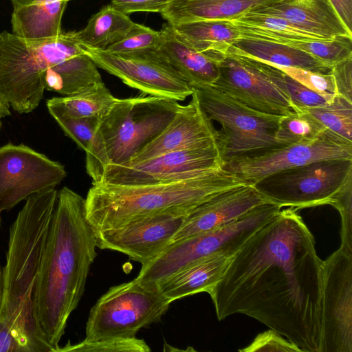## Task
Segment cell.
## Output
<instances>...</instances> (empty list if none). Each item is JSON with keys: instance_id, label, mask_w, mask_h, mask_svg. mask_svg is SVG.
I'll return each mask as SVG.
<instances>
[{"instance_id": "obj_2", "label": "cell", "mask_w": 352, "mask_h": 352, "mask_svg": "<svg viewBox=\"0 0 352 352\" xmlns=\"http://www.w3.org/2000/svg\"><path fill=\"white\" fill-rule=\"evenodd\" d=\"M85 199L65 186L58 192L32 294V311L43 340L57 352L67 320L85 292L97 256Z\"/></svg>"}, {"instance_id": "obj_38", "label": "cell", "mask_w": 352, "mask_h": 352, "mask_svg": "<svg viewBox=\"0 0 352 352\" xmlns=\"http://www.w3.org/2000/svg\"><path fill=\"white\" fill-rule=\"evenodd\" d=\"M277 67L293 79L318 94L332 98L336 95L334 80L331 73L322 74L293 67Z\"/></svg>"}, {"instance_id": "obj_11", "label": "cell", "mask_w": 352, "mask_h": 352, "mask_svg": "<svg viewBox=\"0 0 352 352\" xmlns=\"http://www.w3.org/2000/svg\"><path fill=\"white\" fill-rule=\"evenodd\" d=\"M351 177L352 160H326L272 173L253 186L270 203L300 209L330 205Z\"/></svg>"}, {"instance_id": "obj_4", "label": "cell", "mask_w": 352, "mask_h": 352, "mask_svg": "<svg viewBox=\"0 0 352 352\" xmlns=\"http://www.w3.org/2000/svg\"><path fill=\"white\" fill-rule=\"evenodd\" d=\"M246 184L223 166L157 184H95L85 199L86 217L96 232L162 214L187 216L218 193Z\"/></svg>"}, {"instance_id": "obj_31", "label": "cell", "mask_w": 352, "mask_h": 352, "mask_svg": "<svg viewBox=\"0 0 352 352\" xmlns=\"http://www.w3.org/2000/svg\"><path fill=\"white\" fill-rule=\"evenodd\" d=\"M304 111L326 129L352 142V102L336 95L331 102Z\"/></svg>"}, {"instance_id": "obj_13", "label": "cell", "mask_w": 352, "mask_h": 352, "mask_svg": "<svg viewBox=\"0 0 352 352\" xmlns=\"http://www.w3.org/2000/svg\"><path fill=\"white\" fill-rule=\"evenodd\" d=\"M320 352H352V254L334 252L322 265Z\"/></svg>"}, {"instance_id": "obj_28", "label": "cell", "mask_w": 352, "mask_h": 352, "mask_svg": "<svg viewBox=\"0 0 352 352\" xmlns=\"http://www.w3.org/2000/svg\"><path fill=\"white\" fill-rule=\"evenodd\" d=\"M116 99L102 81L78 93L49 99L46 104L54 119L63 117L101 120L110 111Z\"/></svg>"}, {"instance_id": "obj_24", "label": "cell", "mask_w": 352, "mask_h": 352, "mask_svg": "<svg viewBox=\"0 0 352 352\" xmlns=\"http://www.w3.org/2000/svg\"><path fill=\"white\" fill-rule=\"evenodd\" d=\"M12 33L26 38L60 34L61 20L69 0H10Z\"/></svg>"}, {"instance_id": "obj_40", "label": "cell", "mask_w": 352, "mask_h": 352, "mask_svg": "<svg viewBox=\"0 0 352 352\" xmlns=\"http://www.w3.org/2000/svg\"><path fill=\"white\" fill-rule=\"evenodd\" d=\"M241 352H302L295 344L274 330L259 333L254 340Z\"/></svg>"}, {"instance_id": "obj_16", "label": "cell", "mask_w": 352, "mask_h": 352, "mask_svg": "<svg viewBox=\"0 0 352 352\" xmlns=\"http://www.w3.org/2000/svg\"><path fill=\"white\" fill-rule=\"evenodd\" d=\"M337 159L352 160V142L327 130L316 139L284 145L253 157L234 160L223 167L247 184H254L283 170Z\"/></svg>"}, {"instance_id": "obj_19", "label": "cell", "mask_w": 352, "mask_h": 352, "mask_svg": "<svg viewBox=\"0 0 352 352\" xmlns=\"http://www.w3.org/2000/svg\"><path fill=\"white\" fill-rule=\"evenodd\" d=\"M169 124L129 162H137L164 153L216 143L212 121L201 109L195 91ZM127 163V162H126Z\"/></svg>"}, {"instance_id": "obj_10", "label": "cell", "mask_w": 352, "mask_h": 352, "mask_svg": "<svg viewBox=\"0 0 352 352\" xmlns=\"http://www.w3.org/2000/svg\"><path fill=\"white\" fill-rule=\"evenodd\" d=\"M214 88L258 112L286 117L300 112L285 87L284 72L269 63L227 54L218 63Z\"/></svg>"}, {"instance_id": "obj_44", "label": "cell", "mask_w": 352, "mask_h": 352, "mask_svg": "<svg viewBox=\"0 0 352 352\" xmlns=\"http://www.w3.org/2000/svg\"><path fill=\"white\" fill-rule=\"evenodd\" d=\"M10 106L0 98V127L1 126V120L11 115Z\"/></svg>"}, {"instance_id": "obj_45", "label": "cell", "mask_w": 352, "mask_h": 352, "mask_svg": "<svg viewBox=\"0 0 352 352\" xmlns=\"http://www.w3.org/2000/svg\"><path fill=\"white\" fill-rule=\"evenodd\" d=\"M3 269H1L0 265V302L2 298V294H3Z\"/></svg>"}, {"instance_id": "obj_27", "label": "cell", "mask_w": 352, "mask_h": 352, "mask_svg": "<svg viewBox=\"0 0 352 352\" xmlns=\"http://www.w3.org/2000/svg\"><path fill=\"white\" fill-rule=\"evenodd\" d=\"M172 26L186 43L218 63L227 54L232 43L239 38L237 30L226 20L195 21Z\"/></svg>"}, {"instance_id": "obj_3", "label": "cell", "mask_w": 352, "mask_h": 352, "mask_svg": "<svg viewBox=\"0 0 352 352\" xmlns=\"http://www.w3.org/2000/svg\"><path fill=\"white\" fill-rule=\"evenodd\" d=\"M57 196L55 188L30 195L10 228L0 331L12 333L23 352H53L37 329L32 294Z\"/></svg>"}, {"instance_id": "obj_42", "label": "cell", "mask_w": 352, "mask_h": 352, "mask_svg": "<svg viewBox=\"0 0 352 352\" xmlns=\"http://www.w3.org/2000/svg\"><path fill=\"white\" fill-rule=\"evenodd\" d=\"M169 0H111V5L117 10L129 15L138 12L161 13Z\"/></svg>"}, {"instance_id": "obj_26", "label": "cell", "mask_w": 352, "mask_h": 352, "mask_svg": "<svg viewBox=\"0 0 352 352\" xmlns=\"http://www.w3.org/2000/svg\"><path fill=\"white\" fill-rule=\"evenodd\" d=\"M227 54L254 58L276 67H293L322 74L331 73V67L308 53L293 46L269 41L239 38Z\"/></svg>"}, {"instance_id": "obj_9", "label": "cell", "mask_w": 352, "mask_h": 352, "mask_svg": "<svg viewBox=\"0 0 352 352\" xmlns=\"http://www.w3.org/2000/svg\"><path fill=\"white\" fill-rule=\"evenodd\" d=\"M170 303L156 285L135 278L113 286L90 310L85 338L136 337L141 329L160 321Z\"/></svg>"}, {"instance_id": "obj_6", "label": "cell", "mask_w": 352, "mask_h": 352, "mask_svg": "<svg viewBox=\"0 0 352 352\" xmlns=\"http://www.w3.org/2000/svg\"><path fill=\"white\" fill-rule=\"evenodd\" d=\"M192 88L204 113L221 126L215 129V140L223 166L283 146L276 139L283 117L252 110L212 86Z\"/></svg>"}, {"instance_id": "obj_23", "label": "cell", "mask_w": 352, "mask_h": 352, "mask_svg": "<svg viewBox=\"0 0 352 352\" xmlns=\"http://www.w3.org/2000/svg\"><path fill=\"white\" fill-rule=\"evenodd\" d=\"M282 0H169L160 13L171 25L236 17Z\"/></svg>"}, {"instance_id": "obj_36", "label": "cell", "mask_w": 352, "mask_h": 352, "mask_svg": "<svg viewBox=\"0 0 352 352\" xmlns=\"http://www.w3.org/2000/svg\"><path fill=\"white\" fill-rule=\"evenodd\" d=\"M65 134L87 152L93 144L100 122L96 118H63L55 119Z\"/></svg>"}, {"instance_id": "obj_35", "label": "cell", "mask_w": 352, "mask_h": 352, "mask_svg": "<svg viewBox=\"0 0 352 352\" xmlns=\"http://www.w3.org/2000/svg\"><path fill=\"white\" fill-rule=\"evenodd\" d=\"M160 38V31L135 23L122 39L104 51L112 54H127L155 49L158 46Z\"/></svg>"}, {"instance_id": "obj_7", "label": "cell", "mask_w": 352, "mask_h": 352, "mask_svg": "<svg viewBox=\"0 0 352 352\" xmlns=\"http://www.w3.org/2000/svg\"><path fill=\"white\" fill-rule=\"evenodd\" d=\"M181 107L178 101L150 95L117 98L100 120L96 133L109 164L130 162L164 130Z\"/></svg>"}, {"instance_id": "obj_39", "label": "cell", "mask_w": 352, "mask_h": 352, "mask_svg": "<svg viewBox=\"0 0 352 352\" xmlns=\"http://www.w3.org/2000/svg\"><path fill=\"white\" fill-rule=\"evenodd\" d=\"M283 81L293 104L300 113L308 109L330 103L335 98L325 96L314 91L285 73L283 75Z\"/></svg>"}, {"instance_id": "obj_33", "label": "cell", "mask_w": 352, "mask_h": 352, "mask_svg": "<svg viewBox=\"0 0 352 352\" xmlns=\"http://www.w3.org/2000/svg\"><path fill=\"white\" fill-rule=\"evenodd\" d=\"M288 45L308 53L330 67L352 57V37L349 36H336L323 41H295Z\"/></svg>"}, {"instance_id": "obj_41", "label": "cell", "mask_w": 352, "mask_h": 352, "mask_svg": "<svg viewBox=\"0 0 352 352\" xmlns=\"http://www.w3.org/2000/svg\"><path fill=\"white\" fill-rule=\"evenodd\" d=\"M336 95L352 102V57L331 67Z\"/></svg>"}, {"instance_id": "obj_43", "label": "cell", "mask_w": 352, "mask_h": 352, "mask_svg": "<svg viewBox=\"0 0 352 352\" xmlns=\"http://www.w3.org/2000/svg\"><path fill=\"white\" fill-rule=\"evenodd\" d=\"M342 21L352 32V0H330Z\"/></svg>"}, {"instance_id": "obj_22", "label": "cell", "mask_w": 352, "mask_h": 352, "mask_svg": "<svg viewBox=\"0 0 352 352\" xmlns=\"http://www.w3.org/2000/svg\"><path fill=\"white\" fill-rule=\"evenodd\" d=\"M233 255L215 253L201 258L156 285L171 302L200 292H208L221 278Z\"/></svg>"}, {"instance_id": "obj_14", "label": "cell", "mask_w": 352, "mask_h": 352, "mask_svg": "<svg viewBox=\"0 0 352 352\" xmlns=\"http://www.w3.org/2000/svg\"><path fill=\"white\" fill-rule=\"evenodd\" d=\"M223 166L216 143L173 151L137 162L107 164L100 183L145 185L195 176Z\"/></svg>"}, {"instance_id": "obj_25", "label": "cell", "mask_w": 352, "mask_h": 352, "mask_svg": "<svg viewBox=\"0 0 352 352\" xmlns=\"http://www.w3.org/2000/svg\"><path fill=\"white\" fill-rule=\"evenodd\" d=\"M223 20L237 30L239 38L286 45L295 41H323L333 38H325L307 32L283 18L256 10L248 11L236 17Z\"/></svg>"}, {"instance_id": "obj_18", "label": "cell", "mask_w": 352, "mask_h": 352, "mask_svg": "<svg viewBox=\"0 0 352 352\" xmlns=\"http://www.w3.org/2000/svg\"><path fill=\"white\" fill-rule=\"evenodd\" d=\"M266 202L253 184L226 190L190 212L170 243L224 227Z\"/></svg>"}, {"instance_id": "obj_5", "label": "cell", "mask_w": 352, "mask_h": 352, "mask_svg": "<svg viewBox=\"0 0 352 352\" xmlns=\"http://www.w3.org/2000/svg\"><path fill=\"white\" fill-rule=\"evenodd\" d=\"M83 53L74 31L41 38L0 33V98L19 113L32 111L43 99L47 70Z\"/></svg>"}, {"instance_id": "obj_30", "label": "cell", "mask_w": 352, "mask_h": 352, "mask_svg": "<svg viewBox=\"0 0 352 352\" xmlns=\"http://www.w3.org/2000/svg\"><path fill=\"white\" fill-rule=\"evenodd\" d=\"M129 15L111 4L103 7L91 16L87 25L74 32L77 40L84 46L104 51L122 39L135 25Z\"/></svg>"}, {"instance_id": "obj_20", "label": "cell", "mask_w": 352, "mask_h": 352, "mask_svg": "<svg viewBox=\"0 0 352 352\" xmlns=\"http://www.w3.org/2000/svg\"><path fill=\"white\" fill-rule=\"evenodd\" d=\"M160 34L156 52L191 87L214 84L219 76L216 60L186 43L168 23Z\"/></svg>"}, {"instance_id": "obj_37", "label": "cell", "mask_w": 352, "mask_h": 352, "mask_svg": "<svg viewBox=\"0 0 352 352\" xmlns=\"http://www.w3.org/2000/svg\"><path fill=\"white\" fill-rule=\"evenodd\" d=\"M341 217V245L352 254V177L340 188L330 204Z\"/></svg>"}, {"instance_id": "obj_34", "label": "cell", "mask_w": 352, "mask_h": 352, "mask_svg": "<svg viewBox=\"0 0 352 352\" xmlns=\"http://www.w3.org/2000/svg\"><path fill=\"white\" fill-rule=\"evenodd\" d=\"M151 348L143 340L133 338H110L96 340L85 338L81 342L72 344L69 341L57 352H150Z\"/></svg>"}, {"instance_id": "obj_1", "label": "cell", "mask_w": 352, "mask_h": 352, "mask_svg": "<svg viewBox=\"0 0 352 352\" xmlns=\"http://www.w3.org/2000/svg\"><path fill=\"white\" fill-rule=\"evenodd\" d=\"M322 265L296 209L281 210L245 241L207 293L219 321L244 314L302 352H320Z\"/></svg>"}, {"instance_id": "obj_15", "label": "cell", "mask_w": 352, "mask_h": 352, "mask_svg": "<svg viewBox=\"0 0 352 352\" xmlns=\"http://www.w3.org/2000/svg\"><path fill=\"white\" fill-rule=\"evenodd\" d=\"M64 166L23 144L0 147L1 214L30 195L55 188L66 177Z\"/></svg>"}, {"instance_id": "obj_21", "label": "cell", "mask_w": 352, "mask_h": 352, "mask_svg": "<svg viewBox=\"0 0 352 352\" xmlns=\"http://www.w3.org/2000/svg\"><path fill=\"white\" fill-rule=\"evenodd\" d=\"M254 10L283 18L325 38L352 37L330 0H282Z\"/></svg>"}, {"instance_id": "obj_32", "label": "cell", "mask_w": 352, "mask_h": 352, "mask_svg": "<svg viewBox=\"0 0 352 352\" xmlns=\"http://www.w3.org/2000/svg\"><path fill=\"white\" fill-rule=\"evenodd\" d=\"M327 130L310 114L303 111L283 117L276 134V139L284 146L316 139Z\"/></svg>"}, {"instance_id": "obj_8", "label": "cell", "mask_w": 352, "mask_h": 352, "mask_svg": "<svg viewBox=\"0 0 352 352\" xmlns=\"http://www.w3.org/2000/svg\"><path fill=\"white\" fill-rule=\"evenodd\" d=\"M281 208L266 202L224 227L171 243L154 258L142 265L135 278L143 283L157 285L210 254L222 252L234 255L254 232Z\"/></svg>"}, {"instance_id": "obj_29", "label": "cell", "mask_w": 352, "mask_h": 352, "mask_svg": "<svg viewBox=\"0 0 352 352\" xmlns=\"http://www.w3.org/2000/svg\"><path fill=\"white\" fill-rule=\"evenodd\" d=\"M100 82L98 67L84 52L49 68L45 76V89L69 96Z\"/></svg>"}, {"instance_id": "obj_17", "label": "cell", "mask_w": 352, "mask_h": 352, "mask_svg": "<svg viewBox=\"0 0 352 352\" xmlns=\"http://www.w3.org/2000/svg\"><path fill=\"white\" fill-rule=\"evenodd\" d=\"M187 216L162 214L94 231L97 248L119 252L144 265L168 246Z\"/></svg>"}, {"instance_id": "obj_12", "label": "cell", "mask_w": 352, "mask_h": 352, "mask_svg": "<svg viewBox=\"0 0 352 352\" xmlns=\"http://www.w3.org/2000/svg\"><path fill=\"white\" fill-rule=\"evenodd\" d=\"M82 47L98 67L144 94L178 102L192 94V88L159 55L155 49L112 54L84 45Z\"/></svg>"}]
</instances>
